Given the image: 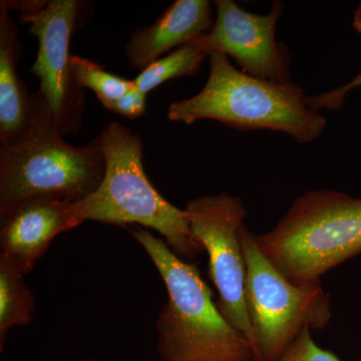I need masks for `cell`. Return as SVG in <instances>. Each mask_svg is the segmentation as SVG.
Returning a JSON list of instances; mask_svg holds the SVG:
<instances>
[{
    "mask_svg": "<svg viewBox=\"0 0 361 361\" xmlns=\"http://www.w3.org/2000/svg\"><path fill=\"white\" fill-rule=\"evenodd\" d=\"M130 234L151 258L168 292L156 322L161 360L254 361L250 342L225 319L198 268L146 228Z\"/></svg>",
    "mask_w": 361,
    "mask_h": 361,
    "instance_id": "cell-1",
    "label": "cell"
},
{
    "mask_svg": "<svg viewBox=\"0 0 361 361\" xmlns=\"http://www.w3.org/2000/svg\"><path fill=\"white\" fill-rule=\"evenodd\" d=\"M210 73L203 89L190 99L171 104L169 120L192 125L213 120L240 130L284 133L300 144L315 141L327 120L307 103L294 82H273L237 70L220 52L209 56Z\"/></svg>",
    "mask_w": 361,
    "mask_h": 361,
    "instance_id": "cell-2",
    "label": "cell"
},
{
    "mask_svg": "<svg viewBox=\"0 0 361 361\" xmlns=\"http://www.w3.org/2000/svg\"><path fill=\"white\" fill-rule=\"evenodd\" d=\"M94 140L104 157L106 172L94 193L71 203L78 219L82 223L137 224L155 230L184 260L203 253V246L192 234L184 209L166 200L147 177L140 135L121 123L111 122Z\"/></svg>",
    "mask_w": 361,
    "mask_h": 361,
    "instance_id": "cell-3",
    "label": "cell"
},
{
    "mask_svg": "<svg viewBox=\"0 0 361 361\" xmlns=\"http://www.w3.org/2000/svg\"><path fill=\"white\" fill-rule=\"evenodd\" d=\"M259 248L296 286L322 283L325 273L361 254V198L334 190L299 196Z\"/></svg>",
    "mask_w": 361,
    "mask_h": 361,
    "instance_id": "cell-4",
    "label": "cell"
},
{
    "mask_svg": "<svg viewBox=\"0 0 361 361\" xmlns=\"http://www.w3.org/2000/svg\"><path fill=\"white\" fill-rule=\"evenodd\" d=\"M104 172L96 140L84 147L66 142L44 97L35 92L27 132L0 149V211L35 196L75 203L96 191Z\"/></svg>",
    "mask_w": 361,
    "mask_h": 361,
    "instance_id": "cell-5",
    "label": "cell"
},
{
    "mask_svg": "<svg viewBox=\"0 0 361 361\" xmlns=\"http://www.w3.org/2000/svg\"><path fill=\"white\" fill-rule=\"evenodd\" d=\"M256 236L244 226V296L254 336V361H275L304 329H325L331 308L322 283L292 284L265 257Z\"/></svg>",
    "mask_w": 361,
    "mask_h": 361,
    "instance_id": "cell-6",
    "label": "cell"
},
{
    "mask_svg": "<svg viewBox=\"0 0 361 361\" xmlns=\"http://www.w3.org/2000/svg\"><path fill=\"white\" fill-rule=\"evenodd\" d=\"M195 239L209 257V274L218 292L217 306L235 329L254 336L245 305L246 263L241 233L248 215L241 198L227 193L197 197L184 208Z\"/></svg>",
    "mask_w": 361,
    "mask_h": 361,
    "instance_id": "cell-7",
    "label": "cell"
},
{
    "mask_svg": "<svg viewBox=\"0 0 361 361\" xmlns=\"http://www.w3.org/2000/svg\"><path fill=\"white\" fill-rule=\"evenodd\" d=\"M85 2L51 0L40 11L21 14L30 32L39 40L37 59L30 71L39 78L37 92L44 97L59 132L73 135L82 128L84 90L75 82L71 70L70 44Z\"/></svg>",
    "mask_w": 361,
    "mask_h": 361,
    "instance_id": "cell-8",
    "label": "cell"
},
{
    "mask_svg": "<svg viewBox=\"0 0 361 361\" xmlns=\"http://www.w3.org/2000/svg\"><path fill=\"white\" fill-rule=\"evenodd\" d=\"M214 4L217 16L212 30L201 37L210 54L220 52L231 56L241 71L252 77L273 82H291L290 54L275 37L284 4L273 2L269 13L263 16L244 11L233 0H215Z\"/></svg>",
    "mask_w": 361,
    "mask_h": 361,
    "instance_id": "cell-9",
    "label": "cell"
},
{
    "mask_svg": "<svg viewBox=\"0 0 361 361\" xmlns=\"http://www.w3.org/2000/svg\"><path fill=\"white\" fill-rule=\"evenodd\" d=\"M80 224L71 202L47 196L23 199L0 211V254L27 274L58 235Z\"/></svg>",
    "mask_w": 361,
    "mask_h": 361,
    "instance_id": "cell-10",
    "label": "cell"
},
{
    "mask_svg": "<svg viewBox=\"0 0 361 361\" xmlns=\"http://www.w3.org/2000/svg\"><path fill=\"white\" fill-rule=\"evenodd\" d=\"M214 23L208 0H177L151 25L133 32L125 45L126 58L142 71L171 49L208 35Z\"/></svg>",
    "mask_w": 361,
    "mask_h": 361,
    "instance_id": "cell-11",
    "label": "cell"
},
{
    "mask_svg": "<svg viewBox=\"0 0 361 361\" xmlns=\"http://www.w3.org/2000/svg\"><path fill=\"white\" fill-rule=\"evenodd\" d=\"M23 47L16 23L0 4V142L11 146L30 128V96L18 75Z\"/></svg>",
    "mask_w": 361,
    "mask_h": 361,
    "instance_id": "cell-12",
    "label": "cell"
},
{
    "mask_svg": "<svg viewBox=\"0 0 361 361\" xmlns=\"http://www.w3.org/2000/svg\"><path fill=\"white\" fill-rule=\"evenodd\" d=\"M23 273L11 259L0 254V351L9 329L32 322L35 300Z\"/></svg>",
    "mask_w": 361,
    "mask_h": 361,
    "instance_id": "cell-13",
    "label": "cell"
},
{
    "mask_svg": "<svg viewBox=\"0 0 361 361\" xmlns=\"http://www.w3.org/2000/svg\"><path fill=\"white\" fill-rule=\"evenodd\" d=\"M209 56L210 52L202 42L201 37H198L159 59L141 71L133 82L135 89L148 94L152 90L173 78L196 75L204 59Z\"/></svg>",
    "mask_w": 361,
    "mask_h": 361,
    "instance_id": "cell-14",
    "label": "cell"
},
{
    "mask_svg": "<svg viewBox=\"0 0 361 361\" xmlns=\"http://www.w3.org/2000/svg\"><path fill=\"white\" fill-rule=\"evenodd\" d=\"M71 70L75 82L82 90H92L103 106L118 101L135 87L133 80L111 75L89 59L71 56Z\"/></svg>",
    "mask_w": 361,
    "mask_h": 361,
    "instance_id": "cell-15",
    "label": "cell"
},
{
    "mask_svg": "<svg viewBox=\"0 0 361 361\" xmlns=\"http://www.w3.org/2000/svg\"><path fill=\"white\" fill-rule=\"evenodd\" d=\"M310 331V329H304L275 361H341L334 353L319 348Z\"/></svg>",
    "mask_w": 361,
    "mask_h": 361,
    "instance_id": "cell-16",
    "label": "cell"
},
{
    "mask_svg": "<svg viewBox=\"0 0 361 361\" xmlns=\"http://www.w3.org/2000/svg\"><path fill=\"white\" fill-rule=\"evenodd\" d=\"M360 87H361V71L348 84L337 87L336 90H329V92H322V94L308 97L307 103L315 111H319L320 109L339 110L343 106L344 97H345L346 94L351 90Z\"/></svg>",
    "mask_w": 361,
    "mask_h": 361,
    "instance_id": "cell-17",
    "label": "cell"
},
{
    "mask_svg": "<svg viewBox=\"0 0 361 361\" xmlns=\"http://www.w3.org/2000/svg\"><path fill=\"white\" fill-rule=\"evenodd\" d=\"M146 99L147 94L140 92L135 87L118 101L104 106L108 111L130 120H135V118H141L146 113Z\"/></svg>",
    "mask_w": 361,
    "mask_h": 361,
    "instance_id": "cell-18",
    "label": "cell"
},
{
    "mask_svg": "<svg viewBox=\"0 0 361 361\" xmlns=\"http://www.w3.org/2000/svg\"><path fill=\"white\" fill-rule=\"evenodd\" d=\"M353 27L361 35V2L355 9V16H353Z\"/></svg>",
    "mask_w": 361,
    "mask_h": 361,
    "instance_id": "cell-19",
    "label": "cell"
},
{
    "mask_svg": "<svg viewBox=\"0 0 361 361\" xmlns=\"http://www.w3.org/2000/svg\"><path fill=\"white\" fill-rule=\"evenodd\" d=\"M78 361H103V360H97V358H87V360H80Z\"/></svg>",
    "mask_w": 361,
    "mask_h": 361,
    "instance_id": "cell-20",
    "label": "cell"
}]
</instances>
